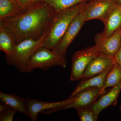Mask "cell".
<instances>
[{"mask_svg":"<svg viewBox=\"0 0 121 121\" xmlns=\"http://www.w3.org/2000/svg\"><path fill=\"white\" fill-rule=\"evenodd\" d=\"M17 112L13 108L1 104L0 105V121H13L14 115Z\"/></svg>","mask_w":121,"mask_h":121,"instance_id":"obj_21","label":"cell"},{"mask_svg":"<svg viewBox=\"0 0 121 121\" xmlns=\"http://www.w3.org/2000/svg\"><path fill=\"white\" fill-rule=\"evenodd\" d=\"M110 70L94 77L81 79L69 98L73 97L80 91L90 87H97L102 89L104 86L106 77Z\"/></svg>","mask_w":121,"mask_h":121,"instance_id":"obj_15","label":"cell"},{"mask_svg":"<svg viewBox=\"0 0 121 121\" xmlns=\"http://www.w3.org/2000/svg\"><path fill=\"white\" fill-rule=\"evenodd\" d=\"M88 0H39L48 4L55 11L65 10Z\"/></svg>","mask_w":121,"mask_h":121,"instance_id":"obj_19","label":"cell"},{"mask_svg":"<svg viewBox=\"0 0 121 121\" xmlns=\"http://www.w3.org/2000/svg\"><path fill=\"white\" fill-rule=\"evenodd\" d=\"M82 11L72 20L62 37L52 50L60 56L66 57V51L67 48L76 37L86 22Z\"/></svg>","mask_w":121,"mask_h":121,"instance_id":"obj_7","label":"cell"},{"mask_svg":"<svg viewBox=\"0 0 121 121\" xmlns=\"http://www.w3.org/2000/svg\"><path fill=\"white\" fill-rule=\"evenodd\" d=\"M47 33V29L38 39H27L16 44L12 54L6 57L7 63L14 66L21 73L25 72L31 57L43 46Z\"/></svg>","mask_w":121,"mask_h":121,"instance_id":"obj_3","label":"cell"},{"mask_svg":"<svg viewBox=\"0 0 121 121\" xmlns=\"http://www.w3.org/2000/svg\"><path fill=\"white\" fill-rule=\"evenodd\" d=\"M116 1L117 5L121 7V0H116Z\"/></svg>","mask_w":121,"mask_h":121,"instance_id":"obj_24","label":"cell"},{"mask_svg":"<svg viewBox=\"0 0 121 121\" xmlns=\"http://www.w3.org/2000/svg\"><path fill=\"white\" fill-rule=\"evenodd\" d=\"M72 98L56 102H49L28 98L26 99L27 108L29 117L33 121H37L39 113L49 114L61 110L64 107L71 102Z\"/></svg>","mask_w":121,"mask_h":121,"instance_id":"obj_8","label":"cell"},{"mask_svg":"<svg viewBox=\"0 0 121 121\" xmlns=\"http://www.w3.org/2000/svg\"><path fill=\"white\" fill-rule=\"evenodd\" d=\"M22 12H25L31 5L33 4L34 0H16Z\"/></svg>","mask_w":121,"mask_h":121,"instance_id":"obj_22","label":"cell"},{"mask_svg":"<svg viewBox=\"0 0 121 121\" xmlns=\"http://www.w3.org/2000/svg\"><path fill=\"white\" fill-rule=\"evenodd\" d=\"M22 13L16 0H0V21L17 16Z\"/></svg>","mask_w":121,"mask_h":121,"instance_id":"obj_17","label":"cell"},{"mask_svg":"<svg viewBox=\"0 0 121 121\" xmlns=\"http://www.w3.org/2000/svg\"><path fill=\"white\" fill-rule=\"evenodd\" d=\"M39 0H34V1L36 2V1H39Z\"/></svg>","mask_w":121,"mask_h":121,"instance_id":"obj_26","label":"cell"},{"mask_svg":"<svg viewBox=\"0 0 121 121\" xmlns=\"http://www.w3.org/2000/svg\"><path fill=\"white\" fill-rule=\"evenodd\" d=\"M119 110H120V113H121V106L120 107V108H119Z\"/></svg>","mask_w":121,"mask_h":121,"instance_id":"obj_25","label":"cell"},{"mask_svg":"<svg viewBox=\"0 0 121 121\" xmlns=\"http://www.w3.org/2000/svg\"><path fill=\"white\" fill-rule=\"evenodd\" d=\"M102 89L97 87H90L83 90L72 98L70 103L64 107L62 110L70 108H78L88 107L94 102L96 98L99 96Z\"/></svg>","mask_w":121,"mask_h":121,"instance_id":"obj_10","label":"cell"},{"mask_svg":"<svg viewBox=\"0 0 121 121\" xmlns=\"http://www.w3.org/2000/svg\"><path fill=\"white\" fill-rule=\"evenodd\" d=\"M86 1L65 10L55 11L47 29L46 37L42 47L52 50L58 43L69 24L86 4Z\"/></svg>","mask_w":121,"mask_h":121,"instance_id":"obj_2","label":"cell"},{"mask_svg":"<svg viewBox=\"0 0 121 121\" xmlns=\"http://www.w3.org/2000/svg\"><path fill=\"white\" fill-rule=\"evenodd\" d=\"M104 30L95 38L105 39L109 37L121 27V7L118 6L110 14L104 23Z\"/></svg>","mask_w":121,"mask_h":121,"instance_id":"obj_13","label":"cell"},{"mask_svg":"<svg viewBox=\"0 0 121 121\" xmlns=\"http://www.w3.org/2000/svg\"><path fill=\"white\" fill-rule=\"evenodd\" d=\"M114 58L115 61L121 65V46L118 51L115 55Z\"/></svg>","mask_w":121,"mask_h":121,"instance_id":"obj_23","label":"cell"},{"mask_svg":"<svg viewBox=\"0 0 121 121\" xmlns=\"http://www.w3.org/2000/svg\"><path fill=\"white\" fill-rule=\"evenodd\" d=\"M115 62L114 57L100 53L87 66L81 79L94 77L110 70Z\"/></svg>","mask_w":121,"mask_h":121,"instance_id":"obj_9","label":"cell"},{"mask_svg":"<svg viewBox=\"0 0 121 121\" xmlns=\"http://www.w3.org/2000/svg\"><path fill=\"white\" fill-rule=\"evenodd\" d=\"M95 41L99 52L114 57L121 46V27L109 37L102 39L95 38Z\"/></svg>","mask_w":121,"mask_h":121,"instance_id":"obj_11","label":"cell"},{"mask_svg":"<svg viewBox=\"0 0 121 121\" xmlns=\"http://www.w3.org/2000/svg\"><path fill=\"white\" fill-rule=\"evenodd\" d=\"M0 100L2 104L13 108L17 111L29 117L26 99L19 97L16 95L6 94L0 92Z\"/></svg>","mask_w":121,"mask_h":121,"instance_id":"obj_14","label":"cell"},{"mask_svg":"<svg viewBox=\"0 0 121 121\" xmlns=\"http://www.w3.org/2000/svg\"><path fill=\"white\" fill-rule=\"evenodd\" d=\"M100 53L95 44L75 52L72 58L71 81L82 79L83 73L87 66Z\"/></svg>","mask_w":121,"mask_h":121,"instance_id":"obj_5","label":"cell"},{"mask_svg":"<svg viewBox=\"0 0 121 121\" xmlns=\"http://www.w3.org/2000/svg\"><path fill=\"white\" fill-rule=\"evenodd\" d=\"M121 90V82L117 86L112 87L108 93L104 94L98 101L94 102L90 107L99 115L100 112L108 107L117 105Z\"/></svg>","mask_w":121,"mask_h":121,"instance_id":"obj_12","label":"cell"},{"mask_svg":"<svg viewBox=\"0 0 121 121\" xmlns=\"http://www.w3.org/2000/svg\"><path fill=\"white\" fill-rule=\"evenodd\" d=\"M118 6L116 0H93L86 4L82 12L86 21L97 19L104 24Z\"/></svg>","mask_w":121,"mask_h":121,"instance_id":"obj_6","label":"cell"},{"mask_svg":"<svg viewBox=\"0 0 121 121\" xmlns=\"http://www.w3.org/2000/svg\"><path fill=\"white\" fill-rule=\"evenodd\" d=\"M67 64L66 57L60 56L52 50L41 47L31 57L25 72L29 73L36 68L47 70L55 66L65 68Z\"/></svg>","mask_w":121,"mask_h":121,"instance_id":"obj_4","label":"cell"},{"mask_svg":"<svg viewBox=\"0 0 121 121\" xmlns=\"http://www.w3.org/2000/svg\"><path fill=\"white\" fill-rule=\"evenodd\" d=\"M55 10L39 1L20 15L0 21V25L11 33L16 44L29 39L37 40L47 29Z\"/></svg>","mask_w":121,"mask_h":121,"instance_id":"obj_1","label":"cell"},{"mask_svg":"<svg viewBox=\"0 0 121 121\" xmlns=\"http://www.w3.org/2000/svg\"><path fill=\"white\" fill-rule=\"evenodd\" d=\"M16 44L11 33L4 26L0 25V50L4 52L6 57L12 54Z\"/></svg>","mask_w":121,"mask_h":121,"instance_id":"obj_18","label":"cell"},{"mask_svg":"<svg viewBox=\"0 0 121 121\" xmlns=\"http://www.w3.org/2000/svg\"><path fill=\"white\" fill-rule=\"evenodd\" d=\"M81 121H97L98 115L90 106L76 109Z\"/></svg>","mask_w":121,"mask_h":121,"instance_id":"obj_20","label":"cell"},{"mask_svg":"<svg viewBox=\"0 0 121 121\" xmlns=\"http://www.w3.org/2000/svg\"><path fill=\"white\" fill-rule=\"evenodd\" d=\"M121 82V65L116 62L107 75L104 86L99 95L105 94L107 88L117 86Z\"/></svg>","mask_w":121,"mask_h":121,"instance_id":"obj_16","label":"cell"}]
</instances>
